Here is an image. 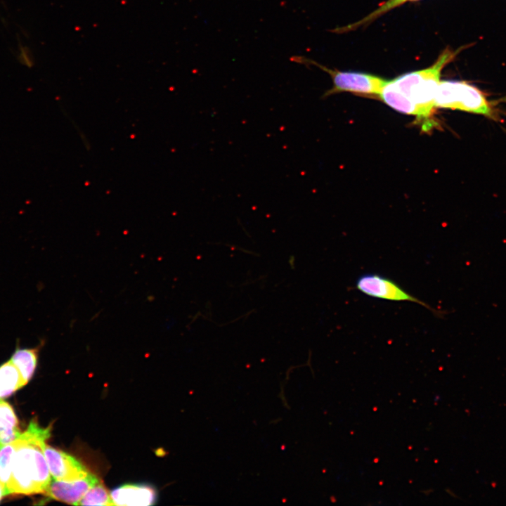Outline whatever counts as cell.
<instances>
[{
    "instance_id": "9a60e30c",
    "label": "cell",
    "mask_w": 506,
    "mask_h": 506,
    "mask_svg": "<svg viewBox=\"0 0 506 506\" xmlns=\"http://www.w3.org/2000/svg\"><path fill=\"white\" fill-rule=\"evenodd\" d=\"M51 426L49 425L47 427H40L35 420H32L27 429L20 433L18 438L42 445L46 442V440L51 436Z\"/></svg>"
},
{
    "instance_id": "5bb4252c",
    "label": "cell",
    "mask_w": 506,
    "mask_h": 506,
    "mask_svg": "<svg viewBox=\"0 0 506 506\" xmlns=\"http://www.w3.org/2000/svg\"><path fill=\"white\" fill-rule=\"evenodd\" d=\"M15 448V439L0 448V481L6 488L11 477L12 461Z\"/></svg>"
},
{
    "instance_id": "8992f818",
    "label": "cell",
    "mask_w": 506,
    "mask_h": 506,
    "mask_svg": "<svg viewBox=\"0 0 506 506\" xmlns=\"http://www.w3.org/2000/svg\"><path fill=\"white\" fill-rule=\"evenodd\" d=\"M41 448L52 478L73 481L83 479L90 474L83 464L67 453L49 446L46 442Z\"/></svg>"
},
{
    "instance_id": "9c48e42d",
    "label": "cell",
    "mask_w": 506,
    "mask_h": 506,
    "mask_svg": "<svg viewBox=\"0 0 506 506\" xmlns=\"http://www.w3.org/2000/svg\"><path fill=\"white\" fill-rule=\"evenodd\" d=\"M18 421L13 408L0 401V448L11 443L20 434Z\"/></svg>"
},
{
    "instance_id": "5b68a950",
    "label": "cell",
    "mask_w": 506,
    "mask_h": 506,
    "mask_svg": "<svg viewBox=\"0 0 506 506\" xmlns=\"http://www.w3.org/2000/svg\"><path fill=\"white\" fill-rule=\"evenodd\" d=\"M356 288L363 294L377 299L394 301H411L425 307L440 317L443 312L404 290L392 280L378 273H364L356 281Z\"/></svg>"
},
{
    "instance_id": "2e32d148",
    "label": "cell",
    "mask_w": 506,
    "mask_h": 506,
    "mask_svg": "<svg viewBox=\"0 0 506 506\" xmlns=\"http://www.w3.org/2000/svg\"><path fill=\"white\" fill-rule=\"evenodd\" d=\"M19 61L27 67L33 65V60L29 48L26 46H20L18 54Z\"/></svg>"
},
{
    "instance_id": "3957f363",
    "label": "cell",
    "mask_w": 506,
    "mask_h": 506,
    "mask_svg": "<svg viewBox=\"0 0 506 506\" xmlns=\"http://www.w3.org/2000/svg\"><path fill=\"white\" fill-rule=\"evenodd\" d=\"M434 105L489 117L493 114L484 94L475 86L462 81H440Z\"/></svg>"
},
{
    "instance_id": "4fadbf2b",
    "label": "cell",
    "mask_w": 506,
    "mask_h": 506,
    "mask_svg": "<svg viewBox=\"0 0 506 506\" xmlns=\"http://www.w3.org/2000/svg\"><path fill=\"white\" fill-rule=\"evenodd\" d=\"M77 505L112 506L114 503L110 493L100 480L86 493Z\"/></svg>"
},
{
    "instance_id": "ba28073f",
    "label": "cell",
    "mask_w": 506,
    "mask_h": 506,
    "mask_svg": "<svg viewBox=\"0 0 506 506\" xmlns=\"http://www.w3.org/2000/svg\"><path fill=\"white\" fill-rule=\"evenodd\" d=\"M114 505L148 506L157 501L155 489L147 484H124L110 491Z\"/></svg>"
},
{
    "instance_id": "6da1fadb",
    "label": "cell",
    "mask_w": 506,
    "mask_h": 506,
    "mask_svg": "<svg viewBox=\"0 0 506 506\" xmlns=\"http://www.w3.org/2000/svg\"><path fill=\"white\" fill-rule=\"evenodd\" d=\"M458 51L447 48L430 67L387 81L379 97L393 109L415 115L418 120L427 123L435 108V95L441 70Z\"/></svg>"
},
{
    "instance_id": "7c38bea8",
    "label": "cell",
    "mask_w": 506,
    "mask_h": 506,
    "mask_svg": "<svg viewBox=\"0 0 506 506\" xmlns=\"http://www.w3.org/2000/svg\"><path fill=\"white\" fill-rule=\"evenodd\" d=\"M410 1L417 0H387L382 5H380L377 9L361 19L359 21L351 23L342 27L336 28L332 32L337 33L346 32L354 30L361 26L367 25L368 24L372 22V21L380 17L381 15L389 11L390 10L395 8L396 7L401 6V4L407 1Z\"/></svg>"
},
{
    "instance_id": "7a4b0ae2",
    "label": "cell",
    "mask_w": 506,
    "mask_h": 506,
    "mask_svg": "<svg viewBox=\"0 0 506 506\" xmlns=\"http://www.w3.org/2000/svg\"><path fill=\"white\" fill-rule=\"evenodd\" d=\"M15 442L11 474L7 484L8 494L45 493L52 478L41 445L19 438Z\"/></svg>"
},
{
    "instance_id": "8fae6325",
    "label": "cell",
    "mask_w": 506,
    "mask_h": 506,
    "mask_svg": "<svg viewBox=\"0 0 506 506\" xmlns=\"http://www.w3.org/2000/svg\"><path fill=\"white\" fill-rule=\"evenodd\" d=\"M24 385L19 371L11 360L0 365V401L10 396Z\"/></svg>"
},
{
    "instance_id": "e0dca14e",
    "label": "cell",
    "mask_w": 506,
    "mask_h": 506,
    "mask_svg": "<svg viewBox=\"0 0 506 506\" xmlns=\"http://www.w3.org/2000/svg\"><path fill=\"white\" fill-rule=\"evenodd\" d=\"M8 494L7 488L0 481V500L2 498Z\"/></svg>"
},
{
    "instance_id": "277c9868",
    "label": "cell",
    "mask_w": 506,
    "mask_h": 506,
    "mask_svg": "<svg viewBox=\"0 0 506 506\" xmlns=\"http://www.w3.org/2000/svg\"><path fill=\"white\" fill-rule=\"evenodd\" d=\"M291 60L306 66L316 65L331 76L333 86L325 92L323 96L324 98L342 91L361 95L379 96L387 82L370 74L331 70L303 56H294L291 58Z\"/></svg>"
},
{
    "instance_id": "52a82bcc",
    "label": "cell",
    "mask_w": 506,
    "mask_h": 506,
    "mask_svg": "<svg viewBox=\"0 0 506 506\" xmlns=\"http://www.w3.org/2000/svg\"><path fill=\"white\" fill-rule=\"evenodd\" d=\"M99 481L100 479L91 473L83 479L73 481L52 478L45 493L51 499L77 505L86 493Z\"/></svg>"
},
{
    "instance_id": "30bf717a",
    "label": "cell",
    "mask_w": 506,
    "mask_h": 506,
    "mask_svg": "<svg viewBox=\"0 0 506 506\" xmlns=\"http://www.w3.org/2000/svg\"><path fill=\"white\" fill-rule=\"evenodd\" d=\"M39 348L15 349L11 358L26 384L32 378L37 367Z\"/></svg>"
}]
</instances>
